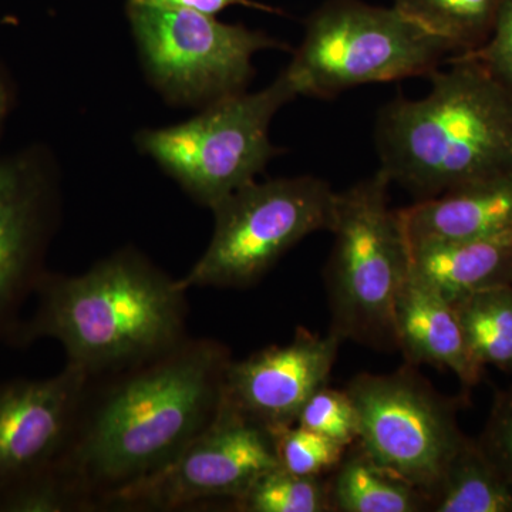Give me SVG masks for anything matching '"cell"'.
Masks as SVG:
<instances>
[{
	"mask_svg": "<svg viewBox=\"0 0 512 512\" xmlns=\"http://www.w3.org/2000/svg\"><path fill=\"white\" fill-rule=\"evenodd\" d=\"M227 346L183 340L109 387L57 463L90 504L177 456L220 410Z\"/></svg>",
	"mask_w": 512,
	"mask_h": 512,
	"instance_id": "cell-1",
	"label": "cell"
},
{
	"mask_svg": "<svg viewBox=\"0 0 512 512\" xmlns=\"http://www.w3.org/2000/svg\"><path fill=\"white\" fill-rule=\"evenodd\" d=\"M32 318L8 338L55 339L70 365L94 376L163 355L184 340L185 291L136 252H120L77 276L43 274Z\"/></svg>",
	"mask_w": 512,
	"mask_h": 512,
	"instance_id": "cell-2",
	"label": "cell"
},
{
	"mask_svg": "<svg viewBox=\"0 0 512 512\" xmlns=\"http://www.w3.org/2000/svg\"><path fill=\"white\" fill-rule=\"evenodd\" d=\"M448 64L423 99L396 97L377 117L380 168L417 201L512 168V92L464 53Z\"/></svg>",
	"mask_w": 512,
	"mask_h": 512,
	"instance_id": "cell-3",
	"label": "cell"
},
{
	"mask_svg": "<svg viewBox=\"0 0 512 512\" xmlns=\"http://www.w3.org/2000/svg\"><path fill=\"white\" fill-rule=\"evenodd\" d=\"M392 181L379 168L336 195L335 241L326 266L330 328L342 342L384 352L396 348L394 302L409 275L410 249Z\"/></svg>",
	"mask_w": 512,
	"mask_h": 512,
	"instance_id": "cell-4",
	"label": "cell"
},
{
	"mask_svg": "<svg viewBox=\"0 0 512 512\" xmlns=\"http://www.w3.org/2000/svg\"><path fill=\"white\" fill-rule=\"evenodd\" d=\"M454 55L446 40L394 6L328 0L306 20L282 74L296 97L332 99L363 84L429 77Z\"/></svg>",
	"mask_w": 512,
	"mask_h": 512,
	"instance_id": "cell-5",
	"label": "cell"
},
{
	"mask_svg": "<svg viewBox=\"0 0 512 512\" xmlns=\"http://www.w3.org/2000/svg\"><path fill=\"white\" fill-rule=\"evenodd\" d=\"M336 195L329 183L313 175L255 180L238 188L211 208L215 225L210 245L178 286L188 291L256 284L302 239L330 232Z\"/></svg>",
	"mask_w": 512,
	"mask_h": 512,
	"instance_id": "cell-6",
	"label": "cell"
},
{
	"mask_svg": "<svg viewBox=\"0 0 512 512\" xmlns=\"http://www.w3.org/2000/svg\"><path fill=\"white\" fill-rule=\"evenodd\" d=\"M296 99L284 74L256 93H238L208 104L175 126L144 130L137 144L195 201L212 208L255 181L281 153L271 143L275 114Z\"/></svg>",
	"mask_w": 512,
	"mask_h": 512,
	"instance_id": "cell-7",
	"label": "cell"
},
{
	"mask_svg": "<svg viewBox=\"0 0 512 512\" xmlns=\"http://www.w3.org/2000/svg\"><path fill=\"white\" fill-rule=\"evenodd\" d=\"M346 392L359 416L356 443L430 500L467 439L458 426L466 400L437 392L406 363L387 375L360 373Z\"/></svg>",
	"mask_w": 512,
	"mask_h": 512,
	"instance_id": "cell-8",
	"label": "cell"
},
{
	"mask_svg": "<svg viewBox=\"0 0 512 512\" xmlns=\"http://www.w3.org/2000/svg\"><path fill=\"white\" fill-rule=\"evenodd\" d=\"M128 19L151 82L183 106L205 107L244 93L256 53L286 47L258 30L191 10L128 6Z\"/></svg>",
	"mask_w": 512,
	"mask_h": 512,
	"instance_id": "cell-9",
	"label": "cell"
},
{
	"mask_svg": "<svg viewBox=\"0 0 512 512\" xmlns=\"http://www.w3.org/2000/svg\"><path fill=\"white\" fill-rule=\"evenodd\" d=\"M279 467L274 440L227 407L170 461L121 485L101 505L121 510L170 511L228 498L232 504L259 477Z\"/></svg>",
	"mask_w": 512,
	"mask_h": 512,
	"instance_id": "cell-10",
	"label": "cell"
},
{
	"mask_svg": "<svg viewBox=\"0 0 512 512\" xmlns=\"http://www.w3.org/2000/svg\"><path fill=\"white\" fill-rule=\"evenodd\" d=\"M56 205V174L43 148L0 157V338L15 328L20 306L45 274Z\"/></svg>",
	"mask_w": 512,
	"mask_h": 512,
	"instance_id": "cell-11",
	"label": "cell"
},
{
	"mask_svg": "<svg viewBox=\"0 0 512 512\" xmlns=\"http://www.w3.org/2000/svg\"><path fill=\"white\" fill-rule=\"evenodd\" d=\"M342 340L299 328L285 345L229 363L221 404L262 429L291 427L313 394L328 386Z\"/></svg>",
	"mask_w": 512,
	"mask_h": 512,
	"instance_id": "cell-12",
	"label": "cell"
},
{
	"mask_svg": "<svg viewBox=\"0 0 512 512\" xmlns=\"http://www.w3.org/2000/svg\"><path fill=\"white\" fill-rule=\"evenodd\" d=\"M90 377L67 363L63 372L47 379L0 384V493L63 457Z\"/></svg>",
	"mask_w": 512,
	"mask_h": 512,
	"instance_id": "cell-13",
	"label": "cell"
},
{
	"mask_svg": "<svg viewBox=\"0 0 512 512\" xmlns=\"http://www.w3.org/2000/svg\"><path fill=\"white\" fill-rule=\"evenodd\" d=\"M409 247L512 235V168L400 208Z\"/></svg>",
	"mask_w": 512,
	"mask_h": 512,
	"instance_id": "cell-14",
	"label": "cell"
},
{
	"mask_svg": "<svg viewBox=\"0 0 512 512\" xmlns=\"http://www.w3.org/2000/svg\"><path fill=\"white\" fill-rule=\"evenodd\" d=\"M394 335L406 365L448 370L466 389L483 379L453 303L410 275L394 302Z\"/></svg>",
	"mask_w": 512,
	"mask_h": 512,
	"instance_id": "cell-15",
	"label": "cell"
},
{
	"mask_svg": "<svg viewBox=\"0 0 512 512\" xmlns=\"http://www.w3.org/2000/svg\"><path fill=\"white\" fill-rule=\"evenodd\" d=\"M409 249V275L450 302L481 289L512 285V235Z\"/></svg>",
	"mask_w": 512,
	"mask_h": 512,
	"instance_id": "cell-16",
	"label": "cell"
},
{
	"mask_svg": "<svg viewBox=\"0 0 512 512\" xmlns=\"http://www.w3.org/2000/svg\"><path fill=\"white\" fill-rule=\"evenodd\" d=\"M329 481L332 510L339 512H426L423 491L377 464L357 443L346 451Z\"/></svg>",
	"mask_w": 512,
	"mask_h": 512,
	"instance_id": "cell-17",
	"label": "cell"
},
{
	"mask_svg": "<svg viewBox=\"0 0 512 512\" xmlns=\"http://www.w3.org/2000/svg\"><path fill=\"white\" fill-rule=\"evenodd\" d=\"M431 512H512V485L467 437L430 497Z\"/></svg>",
	"mask_w": 512,
	"mask_h": 512,
	"instance_id": "cell-18",
	"label": "cell"
},
{
	"mask_svg": "<svg viewBox=\"0 0 512 512\" xmlns=\"http://www.w3.org/2000/svg\"><path fill=\"white\" fill-rule=\"evenodd\" d=\"M451 303L478 365L512 372V285L481 289Z\"/></svg>",
	"mask_w": 512,
	"mask_h": 512,
	"instance_id": "cell-19",
	"label": "cell"
},
{
	"mask_svg": "<svg viewBox=\"0 0 512 512\" xmlns=\"http://www.w3.org/2000/svg\"><path fill=\"white\" fill-rule=\"evenodd\" d=\"M503 0H394V8L446 40L456 55L473 52L491 35Z\"/></svg>",
	"mask_w": 512,
	"mask_h": 512,
	"instance_id": "cell-20",
	"label": "cell"
},
{
	"mask_svg": "<svg viewBox=\"0 0 512 512\" xmlns=\"http://www.w3.org/2000/svg\"><path fill=\"white\" fill-rule=\"evenodd\" d=\"M244 512H330L329 481L276 467L258 478L234 503Z\"/></svg>",
	"mask_w": 512,
	"mask_h": 512,
	"instance_id": "cell-21",
	"label": "cell"
},
{
	"mask_svg": "<svg viewBox=\"0 0 512 512\" xmlns=\"http://www.w3.org/2000/svg\"><path fill=\"white\" fill-rule=\"evenodd\" d=\"M76 507H90V501L59 463L23 478L0 493L3 512H60Z\"/></svg>",
	"mask_w": 512,
	"mask_h": 512,
	"instance_id": "cell-22",
	"label": "cell"
},
{
	"mask_svg": "<svg viewBox=\"0 0 512 512\" xmlns=\"http://www.w3.org/2000/svg\"><path fill=\"white\" fill-rule=\"evenodd\" d=\"M269 434L279 467L296 476L323 477L333 473L350 447L298 424Z\"/></svg>",
	"mask_w": 512,
	"mask_h": 512,
	"instance_id": "cell-23",
	"label": "cell"
},
{
	"mask_svg": "<svg viewBox=\"0 0 512 512\" xmlns=\"http://www.w3.org/2000/svg\"><path fill=\"white\" fill-rule=\"evenodd\" d=\"M296 424L338 441L343 446H352L359 437V416L355 403L346 390L342 392L329 386L313 394L303 406Z\"/></svg>",
	"mask_w": 512,
	"mask_h": 512,
	"instance_id": "cell-24",
	"label": "cell"
},
{
	"mask_svg": "<svg viewBox=\"0 0 512 512\" xmlns=\"http://www.w3.org/2000/svg\"><path fill=\"white\" fill-rule=\"evenodd\" d=\"M476 441L512 485V384L495 393L488 419Z\"/></svg>",
	"mask_w": 512,
	"mask_h": 512,
	"instance_id": "cell-25",
	"label": "cell"
},
{
	"mask_svg": "<svg viewBox=\"0 0 512 512\" xmlns=\"http://www.w3.org/2000/svg\"><path fill=\"white\" fill-rule=\"evenodd\" d=\"M483 64L497 82L512 92V0H503L484 45L464 53Z\"/></svg>",
	"mask_w": 512,
	"mask_h": 512,
	"instance_id": "cell-26",
	"label": "cell"
},
{
	"mask_svg": "<svg viewBox=\"0 0 512 512\" xmlns=\"http://www.w3.org/2000/svg\"><path fill=\"white\" fill-rule=\"evenodd\" d=\"M128 6H147V8L184 9L202 15L217 16L222 10L231 6H247L275 12L269 6L256 3L254 0H128Z\"/></svg>",
	"mask_w": 512,
	"mask_h": 512,
	"instance_id": "cell-27",
	"label": "cell"
},
{
	"mask_svg": "<svg viewBox=\"0 0 512 512\" xmlns=\"http://www.w3.org/2000/svg\"><path fill=\"white\" fill-rule=\"evenodd\" d=\"M12 106V84L9 82L8 73L5 72L2 63H0V131L3 130V126H5L6 120H8Z\"/></svg>",
	"mask_w": 512,
	"mask_h": 512,
	"instance_id": "cell-28",
	"label": "cell"
}]
</instances>
